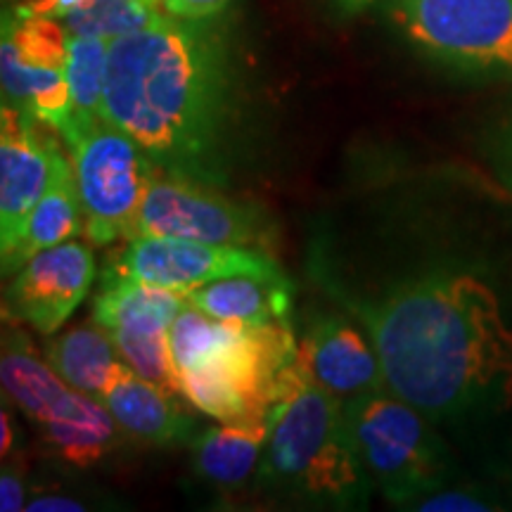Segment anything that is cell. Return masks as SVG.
<instances>
[{
  "label": "cell",
  "instance_id": "obj_16",
  "mask_svg": "<svg viewBox=\"0 0 512 512\" xmlns=\"http://www.w3.org/2000/svg\"><path fill=\"white\" fill-rule=\"evenodd\" d=\"M190 306L216 320L238 325H264L273 320H290L294 285L283 278L259 275H230L214 283L192 287L185 292Z\"/></svg>",
  "mask_w": 512,
  "mask_h": 512
},
{
  "label": "cell",
  "instance_id": "obj_8",
  "mask_svg": "<svg viewBox=\"0 0 512 512\" xmlns=\"http://www.w3.org/2000/svg\"><path fill=\"white\" fill-rule=\"evenodd\" d=\"M185 306V292L102 273L93 320L112 337L128 368L183 396L171 361L169 330Z\"/></svg>",
  "mask_w": 512,
  "mask_h": 512
},
{
  "label": "cell",
  "instance_id": "obj_11",
  "mask_svg": "<svg viewBox=\"0 0 512 512\" xmlns=\"http://www.w3.org/2000/svg\"><path fill=\"white\" fill-rule=\"evenodd\" d=\"M17 107H0V252H12L53 176L60 145Z\"/></svg>",
  "mask_w": 512,
  "mask_h": 512
},
{
  "label": "cell",
  "instance_id": "obj_30",
  "mask_svg": "<svg viewBox=\"0 0 512 512\" xmlns=\"http://www.w3.org/2000/svg\"><path fill=\"white\" fill-rule=\"evenodd\" d=\"M503 166H505V176H508V181H512V128L503 140Z\"/></svg>",
  "mask_w": 512,
  "mask_h": 512
},
{
  "label": "cell",
  "instance_id": "obj_5",
  "mask_svg": "<svg viewBox=\"0 0 512 512\" xmlns=\"http://www.w3.org/2000/svg\"><path fill=\"white\" fill-rule=\"evenodd\" d=\"M72 152L86 235L93 245L133 238L157 166L136 138L107 117L72 124L62 131Z\"/></svg>",
  "mask_w": 512,
  "mask_h": 512
},
{
  "label": "cell",
  "instance_id": "obj_23",
  "mask_svg": "<svg viewBox=\"0 0 512 512\" xmlns=\"http://www.w3.org/2000/svg\"><path fill=\"white\" fill-rule=\"evenodd\" d=\"M411 510H430V512H484L494 510L486 498L467 494V491H432L425 494L418 501L408 505Z\"/></svg>",
  "mask_w": 512,
  "mask_h": 512
},
{
  "label": "cell",
  "instance_id": "obj_17",
  "mask_svg": "<svg viewBox=\"0 0 512 512\" xmlns=\"http://www.w3.org/2000/svg\"><path fill=\"white\" fill-rule=\"evenodd\" d=\"M0 79H3V102L17 107L29 117L64 131L72 119V95L64 69L38 67L22 60L12 36L3 29L0 36Z\"/></svg>",
  "mask_w": 512,
  "mask_h": 512
},
{
  "label": "cell",
  "instance_id": "obj_21",
  "mask_svg": "<svg viewBox=\"0 0 512 512\" xmlns=\"http://www.w3.org/2000/svg\"><path fill=\"white\" fill-rule=\"evenodd\" d=\"M110 41L98 36L69 34L64 76L72 95V124H86L105 117V81Z\"/></svg>",
  "mask_w": 512,
  "mask_h": 512
},
{
  "label": "cell",
  "instance_id": "obj_26",
  "mask_svg": "<svg viewBox=\"0 0 512 512\" xmlns=\"http://www.w3.org/2000/svg\"><path fill=\"white\" fill-rule=\"evenodd\" d=\"M88 3H91V0H27L24 5H19V10L27 12V15L64 19Z\"/></svg>",
  "mask_w": 512,
  "mask_h": 512
},
{
  "label": "cell",
  "instance_id": "obj_6",
  "mask_svg": "<svg viewBox=\"0 0 512 512\" xmlns=\"http://www.w3.org/2000/svg\"><path fill=\"white\" fill-rule=\"evenodd\" d=\"M394 27L430 60L479 76H512V0H387Z\"/></svg>",
  "mask_w": 512,
  "mask_h": 512
},
{
  "label": "cell",
  "instance_id": "obj_1",
  "mask_svg": "<svg viewBox=\"0 0 512 512\" xmlns=\"http://www.w3.org/2000/svg\"><path fill=\"white\" fill-rule=\"evenodd\" d=\"M105 117L159 174L226 188L238 126V64L226 15H157L110 41Z\"/></svg>",
  "mask_w": 512,
  "mask_h": 512
},
{
  "label": "cell",
  "instance_id": "obj_12",
  "mask_svg": "<svg viewBox=\"0 0 512 512\" xmlns=\"http://www.w3.org/2000/svg\"><path fill=\"white\" fill-rule=\"evenodd\" d=\"M297 361L311 382L342 401L387 389L375 347L342 316L313 320L299 339Z\"/></svg>",
  "mask_w": 512,
  "mask_h": 512
},
{
  "label": "cell",
  "instance_id": "obj_3",
  "mask_svg": "<svg viewBox=\"0 0 512 512\" xmlns=\"http://www.w3.org/2000/svg\"><path fill=\"white\" fill-rule=\"evenodd\" d=\"M259 482L316 508H366L370 482L351 437L344 401L325 392L294 363L275 403Z\"/></svg>",
  "mask_w": 512,
  "mask_h": 512
},
{
  "label": "cell",
  "instance_id": "obj_2",
  "mask_svg": "<svg viewBox=\"0 0 512 512\" xmlns=\"http://www.w3.org/2000/svg\"><path fill=\"white\" fill-rule=\"evenodd\" d=\"M330 292L368 330L384 382L430 420L512 403V323L494 287L467 271L403 280L377 299Z\"/></svg>",
  "mask_w": 512,
  "mask_h": 512
},
{
  "label": "cell",
  "instance_id": "obj_25",
  "mask_svg": "<svg viewBox=\"0 0 512 512\" xmlns=\"http://www.w3.org/2000/svg\"><path fill=\"white\" fill-rule=\"evenodd\" d=\"M233 0H164L166 15L181 19H209L226 15Z\"/></svg>",
  "mask_w": 512,
  "mask_h": 512
},
{
  "label": "cell",
  "instance_id": "obj_20",
  "mask_svg": "<svg viewBox=\"0 0 512 512\" xmlns=\"http://www.w3.org/2000/svg\"><path fill=\"white\" fill-rule=\"evenodd\" d=\"M0 380H3L5 396H10L19 411L36 422L46 418L50 406L69 387L50 363H43L36 356L29 337L22 330H8L3 335Z\"/></svg>",
  "mask_w": 512,
  "mask_h": 512
},
{
  "label": "cell",
  "instance_id": "obj_27",
  "mask_svg": "<svg viewBox=\"0 0 512 512\" xmlns=\"http://www.w3.org/2000/svg\"><path fill=\"white\" fill-rule=\"evenodd\" d=\"M86 508L81 501L69 496H60V494H41L29 498L27 510L31 512H79Z\"/></svg>",
  "mask_w": 512,
  "mask_h": 512
},
{
  "label": "cell",
  "instance_id": "obj_18",
  "mask_svg": "<svg viewBox=\"0 0 512 512\" xmlns=\"http://www.w3.org/2000/svg\"><path fill=\"white\" fill-rule=\"evenodd\" d=\"M264 444V434L228 425L211 427L192 439V465L202 482L223 491H238L259 475Z\"/></svg>",
  "mask_w": 512,
  "mask_h": 512
},
{
  "label": "cell",
  "instance_id": "obj_19",
  "mask_svg": "<svg viewBox=\"0 0 512 512\" xmlns=\"http://www.w3.org/2000/svg\"><path fill=\"white\" fill-rule=\"evenodd\" d=\"M46 358L69 387L100 399L112 370L121 361L112 337L98 323H83L46 344Z\"/></svg>",
  "mask_w": 512,
  "mask_h": 512
},
{
  "label": "cell",
  "instance_id": "obj_24",
  "mask_svg": "<svg viewBox=\"0 0 512 512\" xmlns=\"http://www.w3.org/2000/svg\"><path fill=\"white\" fill-rule=\"evenodd\" d=\"M27 486L12 463L3 460V472H0V510L19 512L27 510Z\"/></svg>",
  "mask_w": 512,
  "mask_h": 512
},
{
  "label": "cell",
  "instance_id": "obj_14",
  "mask_svg": "<svg viewBox=\"0 0 512 512\" xmlns=\"http://www.w3.org/2000/svg\"><path fill=\"white\" fill-rule=\"evenodd\" d=\"M38 427L50 451L76 467L100 463L117 446L119 425L105 403L74 387H67Z\"/></svg>",
  "mask_w": 512,
  "mask_h": 512
},
{
  "label": "cell",
  "instance_id": "obj_4",
  "mask_svg": "<svg viewBox=\"0 0 512 512\" xmlns=\"http://www.w3.org/2000/svg\"><path fill=\"white\" fill-rule=\"evenodd\" d=\"M344 415L370 482L396 505L444 486L451 460L430 418L384 389L344 401Z\"/></svg>",
  "mask_w": 512,
  "mask_h": 512
},
{
  "label": "cell",
  "instance_id": "obj_22",
  "mask_svg": "<svg viewBox=\"0 0 512 512\" xmlns=\"http://www.w3.org/2000/svg\"><path fill=\"white\" fill-rule=\"evenodd\" d=\"M164 12V0H91L64 17L69 34L98 36L105 41L133 34Z\"/></svg>",
  "mask_w": 512,
  "mask_h": 512
},
{
  "label": "cell",
  "instance_id": "obj_29",
  "mask_svg": "<svg viewBox=\"0 0 512 512\" xmlns=\"http://www.w3.org/2000/svg\"><path fill=\"white\" fill-rule=\"evenodd\" d=\"M330 3L335 5V10L342 12L344 17H354V15H361L366 8H370L375 0H330Z\"/></svg>",
  "mask_w": 512,
  "mask_h": 512
},
{
  "label": "cell",
  "instance_id": "obj_7",
  "mask_svg": "<svg viewBox=\"0 0 512 512\" xmlns=\"http://www.w3.org/2000/svg\"><path fill=\"white\" fill-rule=\"evenodd\" d=\"M136 235L261 249L275 242V226L254 204L230 200L211 185L157 171L133 228V238Z\"/></svg>",
  "mask_w": 512,
  "mask_h": 512
},
{
  "label": "cell",
  "instance_id": "obj_10",
  "mask_svg": "<svg viewBox=\"0 0 512 512\" xmlns=\"http://www.w3.org/2000/svg\"><path fill=\"white\" fill-rule=\"evenodd\" d=\"M95 280L93 249L67 240L48 247L12 275L3 294V316L53 337L79 309Z\"/></svg>",
  "mask_w": 512,
  "mask_h": 512
},
{
  "label": "cell",
  "instance_id": "obj_15",
  "mask_svg": "<svg viewBox=\"0 0 512 512\" xmlns=\"http://www.w3.org/2000/svg\"><path fill=\"white\" fill-rule=\"evenodd\" d=\"M83 233H86V216H83L79 188H76L72 159L57 150L48 190L43 192L41 202L31 211L27 228L15 249L3 256V273H17L31 256L79 238Z\"/></svg>",
  "mask_w": 512,
  "mask_h": 512
},
{
  "label": "cell",
  "instance_id": "obj_13",
  "mask_svg": "<svg viewBox=\"0 0 512 512\" xmlns=\"http://www.w3.org/2000/svg\"><path fill=\"white\" fill-rule=\"evenodd\" d=\"M178 396L119 361L100 401L128 437L150 446H174L195 439V422Z\"/></svg>",
  "mask_w": 512,
  "mask_h": 512
},
{
  "label": "cell",
  "instance_id": "obj_9",
  "mask_svg": "<svg viewBox=\"0 0 512 512\" xmlns=\"http://www.w3.org/2000/svg\"><path fill=\"white\" fill-rule=\"evenodd\" d=\"M102 273L131 278L138 283L188 292L230 275L283 278L278 261L256 247L211 245L185 238L136 235L110 259Z\"/></svg>",
  "mask_w": 512,
  "mask_h": 512
},
{
  "label": "cell",
  "instance_id": "obj_28",
  "mask_svg": "<svg viewBox=\"0 0 512 512\" xmlns=\"http://www.w3.org/2000/svg\"><path fill=\"white\" fill-rule=\"evenodd\" d=\"M0 432H3L0 453H3V460H5L8 456H12V451H15V425H12L8 408H3V415H0Z\"/></svg>",
  "mask_w": 512,
  "mask_h": 512
}]
</instances>
